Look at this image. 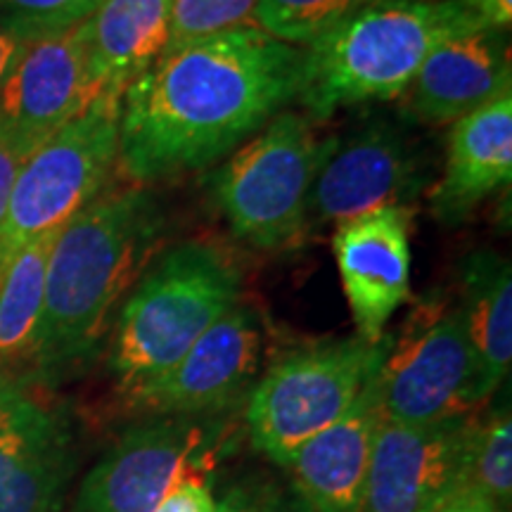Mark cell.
<instances>
[{"mask_svg":"<svg viewBox=\"0 0 512 512\" xmlns=\"http://www.w3.org/2000/svg\"><path fill=\"white\" fill-rule=\"evenodd\" d=\"M302 67L259 27L166 48L121 95L119 171L145 185L221 162L297 100Z\"/></svg>","mask_w":512,"mask_h":512,"instance_id":"obj_1","label":"cell"},{"mask_svg":"<svg viewBox=\"0 0 512 512\" xmlns=\"http://www.w3.org/2000/svg\"><path fill=\"white\" fill-rule=\"evenodd\" d=\"M166 219L143 185L107 188L57 233L29 373L60 384L98 356L121 299L164 249Z\"/></svg>","mask_w":512,"mask_h":512,"instance_id":"obj_2","label":"cell"},{"mask_svg":"<svg viewBox=\"0 0 512 512\" xmlns=\"http://www.w3.org/2000/svg\"><path fill=\"white\" fill-rule=\"evenodd\" d=\"M477 29L472 0H377L304 48L297 102L313 121L399 100L439 43Z\"/></svg>","mask_w":512,"mask_h":512,"instance_id":"obj_3","label":"cell"},{"mask_svg":"<svg viewBox=\"0 0 512 512\" xmlns=\"http://www.w3.org/2000/svg\"><path fill=\"white\" fill-rule=\"evenodd\" d=\"M242 268L228 247L185 240L162 249L121 302L107 366L121 399L166 373L240 304Z\"/></svg>","mask_w":512,"mask_h":512,"instance_id":"obj_4","label":"cell"},{"mask_svg":"<svg viewBox=\"0 0 512 512\" xmlns=\"http://www.w3.org/2000/svg\"><path fill=\"white\" fill-rule=\"evenodd\" d=\"M332 138L302 112L283 110L223 159L209 197L235 240L273 252L306 238V202Z\"/></svg>","mask_w":512,"mask_h":512,"instance_id":"obj_5","label":"cell"},{"mask_svg":"<svg viewBox=\"0 0 512 512\" xmlns=\"http://www.w3.org/2000/svg\"><path fill=\"white\" fill-rule=\"evenodd\" d=\"M389 335L370 344L332 337L292 347L259 377L245 401L249 441L273 463H290L306 441L337 422L382 366Z\"/></svg>","mask_w":512,"mask_h":512,"instance_id":"obj_6","label":"cell"},{"mask_svg":"<svg viewBox=\"0 0 512 512\" xmlns=\"http://www.w3.org/2000/svg\"><path fill=\"white\" fill-rule=\"evenodd\" d=\"M377 387L384 420L399 425L479 413L486 401L458 299L430 292L411 306L401 328L389 335Z\"/></svg>","mask_w":512,"mask_h":512,"instance_id":"obj_7","label":"cell"},{"mask_svg":"<svg viewBox=\"0 0 512 512\" xmlns=\"http://www.w3.org/2000/svg\"><path fill=\"white\" fill-rule=\"evenodd\" d=\"M119 112L121 95L102 93L24 159L0 230V273L19 249L60 230L110 188L119 171Z\"/></svg>","mask_w":512,"mask_h":512,"instance_id":"obj_8","label":"cell"},{"mask_svg":"<svg viewBox=\"0 0 512 512\" xmlns=\"http://www.w3.org/2000/svg\"><path fill=\"white\" fill-rule=\"evenodd\" d=\"M230 430L226 415L143 418L88 470L69 512H155L192 463L221 451Z\"/></svg>","mask_w":512,"mask_h":512,"instance_id":"obj_9","label":"cell"},{"mask_svg":"<svg viewBox=\"0 0 512 512\" xmlns=\"http://www.w3.org/2000/svg\"><path fill=\"white\" fill-rule=\"evenodd\" d=\"M264 361V328L252 306H233L166 373L124 403L143 418H219L245 406Z\"/></svg>","mask_w":512,"mask_h":512,"instance_id":"obj_10","label":"cell"},{"mask_svg":"<svg viewBox=\"0 0 512 512\" xmlns=\"http://www.w3.org/2000/svg\"><path fill=\"white\" fill-rule=\"evenodd\" d=\"M482 413L432 425L384 420L370 458L363 512H439L472 479Z\"/></svg>","mask_w":512,"mask_h":512,"instance_id":"obj_11","label":"cell"},{"mask_svg":"<svg viewBox=\"0 0 512 512\" xmlns=\"http://www.w3.org/2000/svg\"><path fill=\"white\" fill-rule=\"evenodd\" d=\"M427 181L422 152L392 124H368L347 140L335 136L306 202V238L368 211L413 202Z\"/></svg>","mask_w":512,"mask_h":512,"instance_id":"obj_12","label":"cell"},{"mask_svg":"<svg viewBox=\"0 0 512 512\" xmlns=\"http://www.w3.org/2000/svg\"><path fill=\"white\" fill-rule=\"evenodd\" d=\"M67 413L19 377L0 380V512H60L76 472Z\"/></svg>","mask_w":512,"mask_h":512,"instance_id":"obj_13","label":"cell"},{"mask_svg":"<svg viewBox=\"0 0 512 512\" xmlns=\"http://www.w3.org/2000/svg\"><path fill=\"white\" fill-rule=\"evenodd\" d=\"M100 95L83 22L36 36L0 88V133L34 152Z\"/></svg>","mask_w":512,"mask_h":512,"instance_id":"obj_14","label":"cell"},{"mask_svg":"<svg viewBox=\"0 0 512 512\" xmlns=\"http://www.w3.org/2000/svg\"><path fill=\"white\" fill-rule=\"evenodd\" d=\"M415 209L382 207L339 223L332 252L339 268L356 337L375 344L389 320L411 302V228Z\"/></svg>","mask_w":512,"mask_h":512,"instance_id":"obj_15","label":"cell"},{"mask_svg":"<svg viewBox=\"0 0 512 512\" xmlns=\"http://www.w3.org/2000/svg\"><path fill=\"white\" fill-rule=\"evenodd\" d=\"M512 93L508 31L477 29L439 43L422 62L406 95V112L420 124H456Z\"/></svg>","mask_w":512,"mask_h":512,"instance_id":"obj_16","label":"cell"},{"mask_svg":"<svg viewBox=\"0 0 512 512\" xmlns=\"http://www.w3.org/2000/svg\"><path fill=\"white\" fill-rule=\"evenodd\" d=\"M382 422L375 373L349 411L306 441L287 463L306 512H363L370 458Z\"/></svg>","mask_w":512,"mask_h":512,"instance_id":"obj_17","label":"cell"},{"mask_svg":"<svg viewBox=\"0 0 512 512\" xmlns=\"http://www.w3.org/2000/svg\"><path fill=\"white\" fill-rule=\"evenodd\" d=\"M512 178V93L451 124L444 176L434 183L430 207L444 226H460L491 192Z\"/></svg>","mask_w":512,"mask_h":512,"instance_id":"obj_18","label":"cell"},{"mask_svg":"<svg viewBox=\"0 0 512 512\" xmlns=\"http://www.w3.org/2000/svg\"><path fill=\"white\" fill-rule=\"evenodd\" d=\"M174 0H102L83 22L88 62L102 93L124 95L169 48Z\"/></svg>","mask_w":512,"mask_h":512,"instance_id":"obj_19","label":"cell"},{"mask_svg":"<svg viewBox=\"0 0 512 512\" xmlns=\"http://www.w3.org/2000/svg\"><path fill=\"white\" fill-rule=\"evenodd\" d=\"M460 313L475 349L482 396L489 401L508 382L512 366V268L491 249H477L460 268Z\"/></svg>","mask_w":512,"mask_h":512,"instance_id":"obj_20","label":"cell"},{"mask_svg":"<svg viewBox=\"0 0 512 512\" xmlns=\"http://www.w3.org/2000/svg\"><path fill=\"white\" fill-rule=\"evenodd\" d=\"M60 230L19 249L0 273V375L5 377L22 368L31 370L46 299L48 261Z\"/></svg>","mask_w":512,"mask_h":512,"instance_id":"obj_21","label":"cell"},{"mask_svg":"<svg viewBox=\"0 0 512 512\" xmlns=\"http://www.w3.org/2000/svg\"><path fill=\"white\" fill-rule=\"evenodd\" d=\"M377 0H261L254 24L275 41L306 48Z\"/></svg>","mask_w":512,"mask_h":512,"instance_id":"obj_22","label":"cell"},{"mask_svg":"<svg viewBox=\"0 0 512 512\" xmlns=\"http://www.w3.org/2000/svg\"><path fill=\"white\" fill-rule=\"evenodd\" d=\"M472 482L508 512L512 501V418L510 399H496L479 422V437L472 463Z\"/></svg>","mask_w":512,"mask_h":512,"instance_id":"obj_23","label":"cell"},{"mask_svg":"<svg viewBox=\"0 0 512 512\" xmlns=\"http://www.w3.org/2000/svg\"><path fill=\"white\" fill-rule=\"evenodd\" d=\"M261 0H174L169 48L226 31L256 27L254 12Z\"/></svg>","mask_w":512,"mask_h":512,"instance_id":"obj_24","label":"cell"},{"mask_svg":"<svg viewBox=\"0 0 512 512\" xmlns=\"http://www.w3.org/2000/svg\"><path fill=\"white\" fill-rule=\"evenodd\" d=\"M102 0H0V19L29 36L55 34L86 22Z\"/></svg>","mask_w":512,"mask_h":512,"instance_id":"obj_25","label":"cell"},{"mask_svg":"<svg viewBox=\"0 0 512 512\" xmlns=\"http://www.w3.org/2000/svg\"><path fill=\"white\" fill-rule=\"evenodd\" d=\"M219 453L221 451H214L192 463L166 491L155 512H214L219 503L214 494V472Z\"/></svg>","mask_w":512,"mask_h":512,"instance_id":"obj_26","label":"cell"},{"mask_svg":"<svg viewBox=\"0 0 512 512\" xmlns=\"http://www.w3.org/2000/svg\"><path fill=\"white\" fill-rule=\"evenodd\" d=\"M29 155L31 152L27 147L19 145L17 140L5 136V133H0V230L5 226V216H8L17 174Z\"/></svg>","mask_w":512,"mask_h":512,"instance_id":"obj_27","label":"cell"},{"mask_svg":"<svg viewBox=\"0 0 512 512\" xmlns=\"http://www.w3.org/2000/svg\"><path fill=\"white\" fill-rule=\"evenodd\" d=\"M31 38L36 36L24 34V31H19L17 27H12V24L0 19V88L8 81L10 72L15 69L17 60L22 57L24 48L29 46Z\"/></svg>","mask_w":512,"mask_h":512,"instance_id":"obj_28","label":"cell"},{"mask_svg":"<svg viewBox=\"0 0 512 512\" xmlns=\"http://www.w3.org/2000/svg\"><path fill=\"white\" fill-rule=\"evenodd\" d=\"M439 512H501V510H498V505L486 496V491L479 489V486L470 479V482H467Z\"/></svg>","mask_w":512,"mask_h":512,"instance_id":"obj_29","label":"cell"},{"mask_svg":"<svg viewBox=\"0 0 512 512\" xmlns=\"http://www.w3.org/2000/svg\"><path fill=\"white\" fill-rule=\"evenodd\" d=\"M472 5L484 29L510 31L512 0H472Z\"/></svg>","mask_w":512,"mask_h":512,"instance_id":"obj_30","label":"cell"},{"mask_svg":"<svg viewBox=\"0 0 512 512\" xmlns=\"http://www.w3.org/2000/svg\"><path fill=\"white\" fill-rule=\"evenodd\" d=\"M278 505H271L261 498H256L252 494H245V491H230L226 498H221L216 503L214 512H278Z\"/></svg>","mask_w":512,"mask_h":512,"instance_id":"obj_31","label":"cell"},{"mask_svg":"<svg viewBox=\"0 0 512 512\" xmlns=\"http://www.w3.org/2000/svg\"><path fill=\"white\" fill-rule=\"evenodd\" d=\"M278 512H292V510H278ZM306 512V510H304Z\"/></svg>","mask_w":512,"mask_h":512,"instance_id":"obj_32","label":"cell"},{"mask_svg":"<svg viewBox=\"0 0 512 512\" xmlns=\"http://www.w3.org/2000/svg\"><path fill=\"white\" fill-rule=\"evenodd\" d=\"M0 380H3V375H0Z\"/></svg>","mask_w":512,"mask_h":512,"instance_id":"obj_33","label":"cell"}]
</instances>
